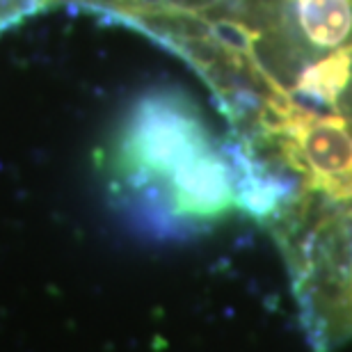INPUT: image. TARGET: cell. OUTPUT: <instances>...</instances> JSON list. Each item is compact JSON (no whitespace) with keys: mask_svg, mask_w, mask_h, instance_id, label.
I'll use <instances>...</instances> for the list:
<instances>
[{"mask_svg":"<svg viewBox=\"0 0 352 352\" xmlns=\"http://www.w3.org/2000/svg\"><path fill=\"white\" fill-rule=\"evenodd\" d=\"M213 146L199 110L186 94L176 89L149 91L138 98L126 117L115 151V170L126 188L149 181L167 188L165 176Z\"/></svg>","mask_w":352,"mask_h":352,"instance_id":"1","label":"cell"},{"mask_svg":"<svg viewBox=\"0 0 352 352\" xmlns=\"http://www.w3.org/2000/svg\"><path fill=\"white\" fill-rule=\"evenodd\" d=\"M170 195L176 220H217L236 208V190L220 149L188 158L174 170Z\"/></svg>","mask_w":352,"mask_h":352,"instance_id":"2","label":"cell"},{"mask_svg":"<svg viewBox=\"0 0 352 352\" xmlns=\"http://www.w3.org/2000/svg\"><path fill=\"white\" fill-rule=\"evenodd\" d=\"M300 25L320 48L339 46L352 32V0H298Z\"/></svg>","mask_w":352,"mask_h":352,"instance_id":"3","label":"cell"},{"mask_svg":"<svg viewBox=\"0 0 352 352\" xmlns=\"http://www.w3.org/2000/svg\"><path fill=\"white\" fill-rule=\"evenodd\" d=\"M352 78V46L339 48L329 58L316 62V65L302 69L298 80H295V91L305 94L322 105H339L341 91H346Z\"/></svg>","mask_w":352,"mask_h":352,"instance_id":"4","label":"cell"},{"mask_svg":"<svg viewBox=\"0 0 352 352\" xmlns=\"http://www.w3.org/2000/svg\"><path fill=\"white\" fill-rule=\"evenodd\" d=\"M206 37L220 48L222 53L231 55V58H248L254 62L256 60V48L261 41V34L252 30L250 25L241 23L234 19H215L206 21Z\"/></svg>","mask_w":352,"mask_h":352,"instance_id":"5","label":"cell"}]
</instances>
